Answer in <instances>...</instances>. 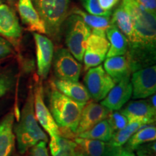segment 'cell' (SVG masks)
Segmentation results:
<instances>
[{
  "label": "cell",
  "mask_w": 156,
  "mask_h": 156,
  "mask_svg": "<svg viewBox=\"0 0 156 156\" xmlns=\"http://www.w3.org/2000/svg\"><path fill=\"white\" fill-rule=\"evenodd\" d=\"M85 104L62 94L51 84L50 112L57 124L60 136L69 140L75 139L82 110Z\"/></svg>",
  "instance_id": "obj_1"
},
{
  "label": "cell",
  "mask_w": 156,
  "mask_h": 156,
  "mask_svg": "<svg viewBox=\"0 0 156 156\" xmlns=\"http://www.w3.org/2000/svg\"><path fill=\"white\" fill-rule=\"evenodd\" d=\"M14 133L20 155L28 152L38 142H48L47 135L38 124L35 116L34 89L32 87L28 92L18 122L14 126Z\"/></svg>",
  "instance_id": "obj_2"
},
{
  "label": "cell",
  "mask_w": 156,
  "mask_h": 156,
  "mask_svg": "<svg viewBox=\"0 0 156 156\" xmlns=\"http://www.w3.org/2000/svg\"><path fill=\"white\" fill-rule=\"evenodd\" d=\"M120 5L131 17L134 32L140 46L155 54L156 17L140 5L135 0H121Z\"/></svg>",
  "instance_id": "obj_3"
},
{
  "label": "cell",
  "mask_w": 156,
  "mask_h": 156,
  "mask_svg": "<svg viewBox=\"0 0 156 156\" xmlns=\"http://www.w3.org/2000/svg\"><path fill=\"white\" fill-rule=\"evenodd\" d=\"M35 7L44 21L46 34L57 39L62 25L67 17L70 0H34Z\"/></svg>",
  "instance_id": "obj_4"
},
{
  "label": "cell",
  "mask_w": 156,
  "mask_h": 156,
  "mask_svg": "<svg viewBox=\"0 0 156 156\" xmlns=\"http://www.w3.org/2000/svg\"><path fill=\"white\" fill-rule=\"evenodd\" d=\"M91 29L79 15H71L67 19L66 44L67 50L78 62H83L85 44Z\"/></svg>",
  "instance_id": "obj_5"
},
{
  "label": "cell",
  "mask_w": 156,
  "mask_h": 156,
  "mask_svg": "<svg viewBox=\"0 0 156 156\" xmlns=\"http://www.w3.org/2000/svg\"><path fill=\"white\" fill-rule=\"evenodd\" d=\"M84 83L90 97L96 102L103 100L116 84L101 64L87 70Z\"/></svg>",
  "instance_id": "obj_6"
},
{
  "label": "cell",
  "mask_w": 156,
  "mask_h": 156,
  "mask_svg": "<svg viewBox=\"0 0 156 156\" xmlns=\"http://www.w3.org/2000/svg\"><path fill=\"white\" fill-rule=\"evenodd\" d=\"M54 73L56 79L77 82L81 75L82 64L67 49L58 48L54 54Z\"/></svg>",
  "instance_id": "obj_7"
},
{
  "label": "cell",
  "mask_w": 156,
  "mask_h": 156,
  "mask_svg": "<svg viewBox=\"0 0 156 156\" xmlns=\"http://www.w3.org/2000/svg\"><path fill=\"white\" fill-rule=\"evenodd\" d=\"M134 99L146 98L156 92V67L152 65L134 72L130 79Z\"/></svg>",
  "instance_id": "obj_8"
},
{
  "label": "cell",
  "mask_w": 156,
  "mask_h": 156,
  "mask_svg": "<svg viewBox=\"0 0 156 156\" xmlns=\"http://www.w3.org/2000/svg\"><path fill=\"white\" fill-rule=\"evenodd\" d=\"M109 48V42L106 36L91 33L85 44L83 56L85 71L100 65L106 59Z\"/></svg>",
  "instance_id": "obj_9"
},
{
  "label": "cell",
  "mask_w": 156,
  "mask_h": 156,
  "mask_svg": "<svg viewBox=\"0 0 156 156\" xmlns=\"http://www.w3.org/2000/svg\"><path fill=\"white\" fill-rule=\"evenodd\" d=\"M35 116L40 125L50 136L59 135L58 127L44 101V88L41 80H37L34 88Z\"/></svg>",
  "instance_id": "obj_10"
},
{
  "label": "cell",
  "mask_w": 156,
  "mask_h": 156,
  "mask_svg": "<svg viewBox=\"0 0 156 156\" xmlns=\"http://www.w3.org/2000/svg\"><path fill=\"white\" fill-rule=\"evenodd\" d=\"M36 44L37 70L41 80L48 77L53 61L54 49L51 40L44 35L34 33Z\"/></svg>",
  "instance_id": "obj_11"
},
{
  "label": "cell",
  "mask_w": 156,
  "mask_h": 156,
  "mask_svg": "<svg viewBox=\"0 0 156 156\" xmlns=\"http://www.w3.org/2000/svg\"><path fill=\"white\" fill-rule=\"evenodd\" d=\"M112 111L93 100L86 103L82 110L80 119L75 132V137L106 119Z\"/></svg>",
  "instance_id": "obj_12"
},
{
  "label": "cell",
  "mask_w": 156,
  "mask_h": 156,
  "mask_svg": "<svg viewBox=\"0 0 156 156\" xmlns=\"http://www.w3.org/2000/svg\"><path fill=\"white\" fill-rule=\"evenodd\" d=\"M0 35L14 44H17L22 36V28L16 13L5 4L0 5Z\"/></svg>",
  "instance_id": "obj_13"
},
{
  "label": "cell",
  "mask_w": 156,
  "mask_h": 156,
  "mask_svg": "<svg viewBox=\"0 0 156 156\" xmlns=\"http://www.w3.org/2000/svg\"><path fill=\"white\" fill-rule=\"evenodd\" d=\"M132 95V86L128 76L117 83L101 103L110 111H118L128 102Z\"/></svg>",
  "instance_id": "obj_14"
},
{
  "label": "cell",
  "mask_w": 156,
  "mask_h": 156,
  "mask_svg": "<svg viewBox=\"0 0 156 156\" xmlns=\"http://www.w3.org/2000/svg\"><path fill=\"white\" fill-rule=\"evenodd\" d=\"M17 7L21 20L29 30L39 34H46L44 21L33 0H18Z\"/></svg>",
  "instance_id": "obj_15"
},
{
  "label": "cell",
  "mask_w": 156,
  "mask_h": 156,
  "mask_svg": "<svg viewBox=\"0 0 156 156\" xmlns=\"http://www.w3.org/2000/svg\"><path fill=\"white\" fill-rule=\"evenodd\" d=\"M15 114L11 111L0 120V156H11L15 146Z\"/></svg>",
  "instance_id": "obj_16"
},
{
  "label": "cell",
  "mask_w": 156,
  "mask_h": 156,
  "mask_svg": "<svg viewBox=\"0 0 156 156\" xmlns=\"http://www.w3.org/2000/svg\"><path fill=\"white\" fill-rule=\"evenodd\" d=\"M120 110L126 116L128 122L134 120H145L151 124L155 121L156 108L151 106L148 100L131 101Z\"/></svg>",
  "instance_id": "obj_17"
},
{
  "label": "cell",
  "mask_w": 156,
  "mask_h": 156,
  "mask_svg": "<svg viewBox=\"0 0 156 156\" xmlns=\"http://www.w3.org/2000/svg\"><path fill=\"white\" fill-rule=\"evenodd\" d=\"M51 84L62 94L77 102L86 103L91 98L85 85L78 81L62 80L56 78L51 82Z\"/></svg>",
  "instance_id": "obj_18"
},
{
  "label": "cell",
  "mask_w": 156,
  "mask_h": 156,
  "mask_svg": "<svg viewBox=\"0 0 156 156\" xmlns=\"http://www.w3.org/2000/svg\"><path fill=\"white\" fill-rule=\"evenodd\" d=\"M106 38L109 42V48L106 58L116 56L126 55L129 43L126 36L112 21L110 26L106 30Z\"/></svg>",
  "instance_id": "obj_19"
},
{
  "label": "cell",
  "mask_w": 156,
  "mask_h": 156,
  "mask_svg": "<svg viewBox=\"0 0 156 156\" xmlns=\"http://www.w3.org/2000/svg\"><path fill=\"white\" fill-rule=\"evenodd\" d=\"M103 69L116 83L122 80L123 78L130 76L132 73L125 55L106 58Z\"/></svg>",
  "instance_id": "obj_20"
},
{
  "label": "cell",
  "mask_w": 156,
  "mask_h": 156,
  "mask_svg": "<svg viewBox=\"0 0 156 156\" xmlns=\"http://www.w3.org/2000/svg\"><path fill=\"white\" fill-rule=\"evenodd\" d=\"M73 14L79 15L83 21L91 29L92 34L106 36V30L112 23L111 16H100V15H91L85 12L80 9L74 8L72 11Z\"/></svg>",
  "instance_id": "obj_21"
},
{
  "label": "cell",
  "mask_w": 156,
  "mask_h": 156,
  "mask_svg": "<svg viewBox=\"0 0 156 156\" xmlns=\"http://www.w3.org/2000/svg\"><path fill=\"white\" fill-rule=\"evenodd\" d=\"M149 124V122L145 120H134L128 122L124 128L113 134L112 139L108 142V146L110 147H122L140 128Z\"/></svg>",
  "instance_id": "obj_22"
},
{
  "label": "cell",
  "mask_w": 156,
  "mask_h": 156,
  "mask_svg": "<svg viewBox=\"0 0 156 156\" xmlns=\"http://www.w3.org/2000/svg\"><path fill=\"white\" fill-rule=\"evenodd\" d=\"M156 128L154 125H145L144 128H140L129 139L125 144L124 149L128 151H136L138 147L147 142L155 141Z\"/></svg>",
  "instance_id": "obj_23"
},
{
  "label": "cell",
  "mask_w": 156,
  "mask_h": 156,
  "mask_svg": "<svg viewBox=\"0 0 156 156\" xmlns=\"http://www.w3.org/2000/svg\"><path fill=\"white\" fill-rule=\"evenodd\" d=\"M77 148L75 141L58 135L51 136L49 149L52 156H72Z\"/></svg>",
  "instance_id": "obj_24"
},
{
  "label": "cell",
  "mask_w": 156,
  "mask_h": 156,
  "mask_svg": "<svg viewBox=\"0 0 156 156\" xmlns=\"http://www.w3.org/2000/svg\"><path fill=\"white\" fill-rule=\"evenodd\" d=\"M77 149L87 156H103L106 151V142L100 140L75 137Z\"/></svg>",
  "instance_id": "obj_25"
},
{
  "label": "cell",
  "mask_w": 156,
  "mask_h": 156,
  "mask_svg": "<svg viewBox=\"0 0 156 156\" xmlns=\"http://www.w3.org/2000/svg\"><path fill=\"white\" fill-rule=\"evenodd\" d=\"M112 135L113 132L112 128L106 119L98 123L91 129L78 135L77 137L96 140L106 142L112 139Z\"/></svg>",
  "instance_id": "obj_26"
},
{
  "label": "cell",
  "mask_w": 156,
  "mask_h": 156,
  "mask_svg": "<svg viewBox=\"0 0 156 156\" xmlns=\"http://www.w3.org/2000/svg\"><path fill=\"white\" fill-rule=\"evenodd\" d=\"M109 125H110L113 134L119 131L128 124V121L126 116L122 114L121 110L112 111L106 118Z\"/></svg>",
  "instance_id": "obj_27"
},
{
  "label": "cell",
  "mask_w": 156,
  "mask_h": 156,
  "mask_svg": "<svg viewBox=\"0 0 156 156\" xmlns=\"http://www.w3.org/2000/svg\"><path fill=\"white\" fill-rule=\"evenodd\" d=\"M15 76L12 70L0 72V98L10 91L15 85Z\"/></svg>",
  "instance_id": "obj_28"
},
{
  "label": "cell",
  "mask_w": 156,
  "mask_h": 156,
  "mask_svg": "<svg viewBox=\"0 0 156 156\" xmlns=\"http://www.w3.org/2000/svg\"><path fill=\"white\" fill-rule=\"evenodd\" d=\"M82 4L87 13L100 16H111L112 12H106L101 8L98 0H81Z\"/></svg>",
  "instance_id": "obj_29"
},
{
  "label": "cell",
  "mask_w": 156,
  "mask_h": 156,
  "mask_svg": "<svg viewBox=\"0 0 156 156\" xmlns=\"http://www.w3.org/2000/svg\"><path fill=\"white\" fill-rule=\"evenodd\" d=\"M30 156H49L46 142L40 141L30 149Z\"/></svg>",
  "instance_id": "obj_30"
},
{
  "label": "cell",
  "mask_w": 156,
  "mask_h": 156,
  "mask_svg": "<svg viewBox=\"0 0 156 156\" xmlns=\"http://www.w3.org/2000/svg\"><path fill=\"white\" fill-rule=\"evenodd\" d=\"M12 51L10 43L2 37H0V59L10 55Z\"/></svg>",
  "instance_id": "obj_31"
},
{
  "label": "cell",
  "mask_w": 156,
  "mask_h": 156,
  "mask_svg": "<svg viewBox=\"0 0 156 156\" xmlns=\"http://www.w3.org/2000/svg\"><path fill=\"white\" fill-rule=\"evenodd\" d=\"M135 1L149 12L156 14V0H135Z\"/></svg>",
  "instance_id": "obj_32"
},
{
  "label": "cell",
  "mask_w": 156,
  "mask_h": 156,
  "mask_svg": "<svg viewBox=\"0 0 156 156\" xmlns=\"http://www.w3.org/2000/svg\"><path fill=\"white\" fill-rule=\"evenodd\" d=\"M121 0H98L101 8L106 12H112Z\"/></svg>",
  "instance_id": "obj_33"
},
{
  "label": "cell",
  "mask_w": 156,
  "mask_h": 156,
  "mask_svg": "<svg viewBox=\"0 0 156 156\" xmlns=\"http://www.w3.org/2000/svg\"><path fill=\"white\" fill-rule=\"evenodd\" d=\"M137 150H140L137 151L138 156H155V142H154V143L151 145H147V149L145 148V149L142 150L138 148L136 151Z\"/></svg>",
  "instance_id": "obj_34"
},
{
  "label": "cell",
  "mask_w": 156,
  "mask_h": 156,
  "mask_svg": "<svg viewBox=\"0 0 156 156\" xmlns=\"http://www.w3.org/2000/svg\"><path fill=\"white\" fill-rule=\"evenodd\" d=\"M105 156H126L125 150L123 147H110L107 154L105 153Z\"/></svg>",
  "instance_id": "obj_35"
},
{
  "label": "cell",
  "mask_w": 156,
  "mask_h": 156,
  "mask_svg": "<svg viewBox=\"0 0 156 156\" xmlns=\"http://www.w3.org/2000/svg\"><path fill=\"white\" fill-rule=\"evenodd\" d=\"M125 155H126V156H135V155H134V153H132V152H130V151H126V150H125Z\"/></svg>",
  "instance_id": "obj_36"
},
{
  "label": "cell",
  "mask_w": 156,
  "mask_h": 156,
  "mask_svg": "<svg viewBox=\"0 0 156 156\" xmlns=\"http://www.w3.org/2000/svg\"><path fill=\"white\" fill-rule=\"evenodd\" d=\"M7 1L9 2L10 5H14V4L15 3V2H16V0H7Z\"/></svg>",
  "instance_id": "obj_37"
},
{
  "label": "cell",
  "mask_w": 156,
  "mask_h": 156,
  "mask_svg": "<svg viewBox=\"0 0 156 156\" xmlns=\"http://www.w3.org/2000/svg\"><path fill=\"white\" fill-rule=\"evenodd\" d=\"M11 156H21V155H18V154H15V155H12Z\"/></svg>",
  "instance_id": "obj_38"
},
{
  "label": "cell",
  "mask_w": 156,
  "mask_h": 156,
  "mask_svg": "<svg viewBox=\"0 0 156 156\" xmlns=\"http://www.w3.org/2000/svg\"><path fill=\"white\" fill-rule=\"evenodd\" d=\"M2 109L1 107H0V114H2Z\"/></svg>",
  "instance_id": "obj_39"
},
{
  "label": "cell",
  "mask_w": 156,
  "mask_h": 156,
  "mask_svg": "<svg viewBox=\"0 0 156 156\" xmlns=\"http://www.w3.org/2000/svg\"><path fill=\"white\" fill-rule=\"evenodd\" d=\"M2 0H0V5H2Z\"/></svg>",
  "instance_id": "obj_40"
}]
</instances>
